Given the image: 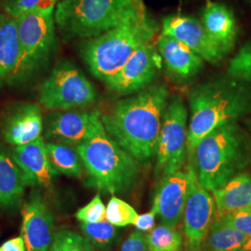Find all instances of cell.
Masks as SVG:
<instances>
[{"label": "cell", "mask_w": 251, "mask_h": 251, "mask_svg": "<svg viewBox=\"0 0 251 251\" xmlns=\"http://www.w3.org/2000/svg\"><path fill=\"white\" fill-rule=\"evenodd\" d=\"M165 83L149 87L119 100L101 114L105 130L125 151L139 162L155 155L162 121L170 100Z\"/></svg>", "instance_id": "6da1fadb"}, {"label": "cell", "mask_w": 251, "mask_h": 251, "mask_svg": "<svg viewBox=\"0 0 251 251\" xmlns=\"http://www.w3.org/2000/svg\"><path fill=\"white\" fill-rule=\"evenodd\" d=\"M230 77L208 80L189 92L188 157L219 126L236 122L251 111V90Z\"/></svg>", "instance_id": "7a4b0ae2"}, {"label": "cell", "mask_w": 251, "mask_h": 251, "mask_svg": "<svg viewBox=\"0 0 251 251\" xmlns=\"http://www.w3.org/2000/svg\"><path fill=\"white\" fill-rule=\"evenodd\" d=\"M158 31V23L143 7L117 26L88 39L81 48L82 59L95 77L105 82L122 68L138 48L152 41Z\"/></svg>", "instance_id": "3957f363"}, {"label": "cell", "mask_w": 251, "mask_h": 251, "mask_svg": "<svg viewBox=\"0 0 251 251\" xmlns=\"http://www.w3.org/2000/svg\"><path fill=\"white\" fill-rule=\"evenodd\" d=\"M188 158L200 184L212 193L248 165L247 139L236 122L219 126L198 143Z\"/></svg>", "instance_id": "277c9868"}, {"label": "cell", "mask_w": 251, "mask_h": 251, "mask_svg": "<svg viewBox=\"0 0 251 251\" xmlns=\"http://www.w3.org/2000/svg\"><path fill=\"white\" fill-rule=\"evenodd\" d=\"M88 175V184L107 194H124L132 188L140 173L139 161L102 128L75 147Z\"/></svg>", "instance_id": "5b68a950"}, {"label": "cell", "mask_w": 251, "mask_h": 251, "mask_svg": "<svg viewBox=\"0 0 251 251\" xmlns=\"http://www.w3.org/2000/svg\"><path fill=\"white\" fill-rule=\"evenodd\" d=\"M144 7L133 0H62L54 18L64 39H90L117 26Z\"/></svg>", "instance_id": "8992f818"}, {"label": "cell", "mask_w": 251, "mask_h": 251, "mask_svg": "<svg viewBox=\"0 0 251 251\" xmlns=\"http://www.w3.org/2000/svg\"><path fill=\"white\" fill-rule=\"evenodd\" d=\"M54 11V5L38 7L15 18L18 27L20 59L7 83L29 82L50 63L56 47Z\"/></svg>", "instance_id": "52a82bcc"}, {"label": "cell", "mask_w": 251, "mask_h": 251, "mask_svg": "<svg viewBox=\"0 0 251 251\" xmlns=\"http://www.w3.org/2000/svg\"><path fill=\"white\" fill-rule=\"evenodd\" d=\"M93 84L70 61L57 63L40 85L38 101L51 111H68L89 107L97 100Z\"/></svg>", "instance_id": "ba28073f"}, {"label": "cell", "mask_w": 251, "mask_h": 251, "mask_svg": "<svg viewBox=\"0 0 251 251\" xmlns=\"http://www.w3.org/2000/svg\"><path fill=\"white\" fill-rule=\"evenodd\" d=\"M187 118L183 99L178 94L171 96L157 141L155 176L162 178L183 168L188 157Z\"/></svg>", "instance_id": "9c48e42d"}, {"label": "cell", "mask_w": 251, "mask_h": 251, "mask_svg": "<svg viewBox=\"0 0 251 251\" xmlns=\"http://www.w3.org/2000/svg\"><path fill=\"white\" fill-rule=\"evenodd\" d=\"M104 126L99 110L53 111L44 119V136L52 143L76 147L97 134Z\"/></svg>", "instance_id": "30bf717a"}, {"label": "cell", "mask_w": 251, "mask_h": 251, "mask_svg": "<svg viewBox=\"0 0 251 251\" xmlns=\"http://www.w3.org/2000/svg\"><path fill=\"white\" fill-rule=\"evenodd\" d=\"M162 58L152 41L135 50L118 72L104 82L109 90L119 95H131L153 83L161 67Z\"/></svg>", "instance_id": "8fae6325"}, {"label": "cell", "mask_w": 251, "mask_h": 251, "mask_svg": "<svg viewBox=\"0 0 251 251\" xmlns=\"http://www.w3.org/2000/svg\"><path fill=\"white\" fill-rule=\"evenodd\" d=\"M188 193L183 212V233L185 244L201 247L217 217L213 197L204 188L192 166L187 168Z\"/></svg>", "instance_id": "7c38bea8"}, {"label": "cell", "mask_w": 251, "mask_h": 251, "mask_svg": "<svg viewBox=\"0 0 251 251\" xmlns=\"http://www.w3.org/2000/svg\"><path fill=\"white\" fill-rule=\"evenodd\" d=\"M22 237L26 251H49L54 237L53 212L39 190L34 189L22 206Z\"/></svg>", "instance_id": "4fadbf2b"}, {"label": "cell", "mask_w": 251, "mask_h": 251, "mask_svg": "<svg viewBox=\"0 0 251 251\" xmlns=\"http://www.w3.org/2000/svg\"><path fill=\"white\" fill-rule=\"evenodd\" d=\"M44 129V118L39 104L18 102L10 105L2 115L0 136L11 146L30 144L39 137Z\"/></svg>", "instance_id": "5bb4252c"}, {"label": "cell", "mask_w": 251, "mask_h": 251, "mask_svg": "<svg viewBox=\"0 0 251 251\" xmlns=\"http://www.w3.org/2000/svg\"><path fill=\"white\" fill-rule=\"evenodd\" d=\"M160 34L179 40L207 63L218 64L225 56L206 34L202 23L194 17L179 14L167 16L162 21Z\"/></svg>", "instance_id": "9a60e30c"}, {"label": "cell", "mask_w": 251, "mask_h": 251, "mask_svg": "<svg viewBox=\"0 0 251 251\" xmlns=\"http://www.w3.org/2000/svg\"><path fill=\"white\" fill-rule=\"evenodd\" d=\"M188 184V171H179L162 177L152 207L162 224L177 227L182 222Z\"/></svg>", "instance_id": "2e32d148"}, {"label": "cell", "mask_w": 251, "mask_h": 251, "mask_svg": "<svg viewBox=\"0 0 251 251\" xmlns=\"http://www.w3.org/2000/svg\"><path fill=\"white\" fill-rule=\"evenodd\" d=\"M9 153L23 171L27 186L45 189L53 186L58 172L50 162L42 136L30 144L14 147Z\"/></svg>", "instance_id": "e0dca14e"}, {"label": "cell", "mask_w": 251, "mask_h": 251, "mask_svg": "<svg viewBox=\"0 0 251 251\" xmlns=\"http://www.w3.org/2000/svg\"><path fill=\"white\" fill-rule=\"evenodd\" d=\"M156 48L171 76L179 81L190 80L201 72L204 60L189 47L172 36L160 34Z\"/></svg>", "instance_id": "ac0fdd59"}, {"label": "cell", "mask_w": 251, "mask_h": 251, "mask_svg": "<svg viewBox=\"0 0 251 251\" xmlns=\"http://www.w3.org/2000/svg\"><path fill=\"white\" fill-rule=\"evenodd\" d=\"M202 25L206 34L226 55L233 50L236 36L237 27L233 11L224 4L206 1L202 13Z\"/></svg>", "instance_id": "d6986e66"}, {"label": "cell", "mask_w": 251, "mask_h": 251, "mask_svg": "<svg viewBox=\"0 0 251 251\" xmlns=\"http://www.w3.org/2000/svg\"><path fill=\"white\" fill-rule=\"evenodd\" d=\"M26 186L23 171L0 144V207L15 213L23 204Z\"/></svg>", "instance_id": "ffe728a7"}, {"label": "cell", "mask_w": 251, "mask_h": 251, "mask_svg": "<svg viewBox=\"0 0 251 251\" xmlns=\"http://www.w3.org/2000/svg\"><path fill=\"white\" fill-rule=\"evenodd\" d=\"M217 216L226 215L251 206V175L240 172L212 193Z\"/></svg>", "instance_id": "44dd1931"}, {"label": "cell", "mask_w": 251, "mask_h": 251, "mask_svg": "<svg viewBox=\"0 0 251 251\" xmlns=\"http://www.w3.org/2000/svg\"><path fill=\"white\" fill-rule=\"evenodd\" d=\"M20 41L16 19L0 11V83L8 82L18 65Z\"/></svg>", "instance_id": "7402d4cb"}, {"label": "cell", "mask_w": 251, "mask_h": 251, "mask_svg": "<svg viewBox=\"0 0 251 251\" xmlns=\"http://www.w3.org/2000/svg\"><path fill=\"white\" fill-rule=\"evenodd\" d=\"M249 237L229 225L222 216H217L202 248L206 251H241Z\"/></svg>", "instance_id": "603a6c76"}, {"label": "cell", "mask_w": 251, "mask_h": 251, "mask_svg": "<svg viewBox=\"0 0 251 251\" xmlns=\"http://www.w3.org/2000/svg\"><path fill=\"white\" fill-rule=\"evenodd\" d=\"M50 162L55 171L63 175L80 178L82 175V161L80 156L73 146L59 143L46 144Z\"/></svg>", "instance_id": "cb8c5ba5"}, {"label": "cell", "mask_w": 251, "mask_h": 251, "mask_svg": "<svg viewBox=\"0 0 251 251\" xmlns=\"http://www.w3.org/2000/svg\"><path fill=\"white\" fill-rule=\"evenodd\" d=\"M151 251H183L184 237L177 227L161 224L146 234Z\"/></svg>", "instance_id": "d4e9b609"}, {"label": "cell", "mask_w": 251, "mask_h": 251, "mask_svg": "<svg viewBox=\"0 0 251 251\" xmlns=\"http://www.w3.org/2000/svg\"><path fill=\"white\" fill-rule=\"evenodd\" d=\"M80 229L84 236L100 251H110L118 240L117 226L107 221L94 224L81 223Z\"/></svg>", "instance_id": "484cf974"}, {"label": "cell", "mask_w": 251, "mask_h": 251, "mask_svg": "<svg viewBox=\"0 0 251 251\" xmlns=\"http://www.w3.org/2000/svg\"><path fill=\"white\" fill-rule=\"evenodd\" d=\"M49 251H97L90 240L72 230L63 229L54 233Z\"/></svg>", "instance_id": "4316f807"}, {"label": "cell", "mask_w": 251, "mask_h": 251, "mask_svg": "<svg viewBox=\"0 0 251 251\" xmlns=\"http://www.w3.org/2000/svg\"><path fill=\"white\" fill-rule=\"evenodd\" d=\"M139 214L132 206L122 199L112 197L106 206V221L117 227L134 225Z\"/></svg>", "instance_id": "83f0119b"}, {"label": "cell", "mask_w": 251, "mask_h": 251, "mask_svg": "<svg viewBox=\"0 0 251 251\" xmlns=\"http://www.w3.org/2000/svg\"><path fill=\"white\" fill-rule=\"evenodd\" d=\"M228 77L244 84H251V44L246 43L231 60Z\"/></svg>", "instance_id": "f1b7e54d"}, {"label": "cell", "mask_w": 251, "mask_h": 251, "mask_svg": "<svg viewBox=\"0 0 251 251\" xmlns=\"http://www.w3.org/2000/svg\"><path fill=\"white\" fill-rule=\"evenodd\" d=\"M75 218L81 223L94 224L106 220V206H104L98 193L90 203L83 206L75 213Z\"/></svg>", "instance_id": "f546056e"}, {"label": "cell", "mask_w": 251, "mask_h": 251, "mask_svg": "<svg viewBox=\"0 0 251 251\" xmlns=\"http://www.w3.org/2000/svg\"><path fill=\"white\" fill-rule=\"evenodd\" d=\"M225 221L244 233L248 237L251 236V206L237 209L231 213L222 216Z\"/></svg>", "instance_id": "4dcf8cb0"}, {"label": "cell", "mask_w": 251, "mask_h": 251, "mask_svg": "<svg viewBox=\"0 0 251 251\" xmlns=\"http://www.w3.org/2000/svg\"><path fill=\"white\" fill-rule=\"evenodd\" d=\"M43 2L45 0H2L1 6L4 12L13 18H17L27 11L43 7Z\"/></svg>", "instance_id": "1f68e13d"}, {"label": "cell", "mask_w": 251, "mask_h": 251, "mask_svg": "<svg viewBox=\"0 0 251 251\" xmlns=\"http://www.w3.org/2000/svg\"><path fill=\"white\" fill-rule=\"evenodd\" d=\"M120 251H151L146 235L141 231H136L130 233V235L122 244Z\"/></svg>", "instance_id": "d6a6232c"}, {"label": "cell", "mask_w": 251, "mask_h": 251, "mask_svg": "<svg viewBox=\"0 0 251 251\" xmlns=\"http://www.w3.org/2000/svg\"><path fill=\"white\" fill-rule=\"evenodd\" d=\"M155 216H156V212L153 208H152L151 211L144 213L143 215L138 216L133 225L137 228L138 231H141V232L151 231L154 226Z\"/></svg>", "instance_id": "836d02e7"}, {"label": "cell", "mask_w": 251, "mask_h": 251, "mask_svg": "<svg viewBox=\"0 0 251 251\" xmlns=\"http://www.w3.org/2000/svg\"><path fill=\"white\" fill-rule=\"evenodd\" d=\"M0 251H26L25 240L22 236L10 238L0 246Z\"/></svg>", "instance_id": "e575fe53"}, {"label": "cell", "mask_w": 251, "mask_h": 251, "mask_svg": "<svg viewBox=\"0 0 251 251\" xmlns=\"http://www.w3.org/2000/svg\"><path fill=\"white\" fill-rule=\"evenodd\" d=\"M183 251H206L203 248H202V246L201 247H193V246H189V245H186V244H184V250Z\"/></svg>", "instance_id": "d590c367"}, {"label": "cell", "mask_w": 251, "mask_h": 251, "mask_svg": "<svg viewBox=\"0 0 251 251\" xmlns=\"http://www.w3.org/2000/svg\"><path fill=\"white\" fill-rule=\"evenodd\" d=\"M241 251H251V236L249 237L247 242L245 243Z\"/></svg>", "instance_id": "8d00e7d4"}, {"label": "cell", "mask_w": 251, "mask_h": 251, "mask_svg": "<svg viewBox=\"0 0 251 251\" xmlns=\"http://www.w3.org/2000/svg\"><path fill=\"white\" fill-rule=\"evenodd\" d=\"M57 0H45L44 2V6L43 7H48V6H50V5H54V3L56 2Z\"/></svg>", "instance_id": "74e56055"}, {"label": "cell", "mask_w": 251, "mask_h": 251, "mask_svg": "<svg viewBox=\"0 0 251 251\" xmlns=\"http://www.w3.org/2000/svg\"><path fill=\"white\" fill-rule=\"evenodd\" d=\"M135 2H137V3H141V2H143L142 0H133Z\"/></svg>", "instance_id": "f35d334b"}, {"label": "cell", "mask_w": 251, "mask_h": 251, "mask_svg": "<svg viewBox=\"0 0 251 251\" xmlns=\"http://www.w3.org/2000/svg\"></svg>", "instance_id": "ab89813d"}]
</instances>
